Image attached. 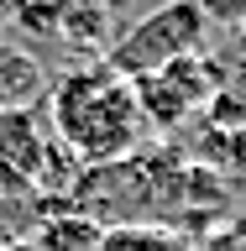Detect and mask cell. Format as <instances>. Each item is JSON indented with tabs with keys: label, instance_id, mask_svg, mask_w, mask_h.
<instances>
[{
	"label": "cell",
	"instance_id": "1",
	"mask_svg": "<svg viewBox=\"0 0 246 251\" xmlns=\"http://www.w3.org/2000/svg\"><path fill=\"white\" fill-rule=\"evenodd\" d=\"M147 115L137 105V84L110 68H68L53 84V136L63 152H74L84 168H105L121 162L147 141Z\"/></svg>",
	"mask_w": 246,
	"mask_h": 251
},
{
	"label": "cell",
	"instance_id": "2",
	"mask_svg": "<svg viewBox=\"0 0 246 251\" xmlns=\"http://www.w3.org/2000/svg\"><path fill=\"white\" fill-rule=\"evenodd\" d=\"M204 42H210V5L204 0H163L110 47L105 63L121 68L126 78H137V74H157L178 58L204 52Z\"/></svg>",
	"mask_w": 246,
	"mask_h": 251
},
{
	"label": "cell",
	"instance_id": "3",
	"mask_svg": "<svg viewBox=\"0 0 246 251\" xmlns=\"http://www.w3.org/2000/svg\"><path fill=\"white\" fill-rule=\"evenodd\" d=\"M137 105L147 115V126L157 131H173V126L194 121L210 100H215L225 84H220V63L194 52V58H178L168 68H157V74H137Z\"/></svg>",
	"mask_w": 246,
	"mask_h": 251
},
{
	"label": "cell",
	"instance_id": "4",
	"mask_svg": "<svg viewBox=\"0 0 246 251\" xmlns=\"http://www.w3.org/2000/svg\"><path fill=\"white\" fill-rule=\"evenodd\" d=\"M47 131L27 105L0 110V194H27L47 173Z\"/></svg>",
	"mask_w": 246,
	"mask_h": 251
},
{
	"label": "cell",
	"instance_id": "5",
	"mask_svg": "<svg viewBox=\"0 0 246 251\" xmlns=\"http://www.w3.org/2000/svg\"><path fill=\"white\" fill-rule=\"evenodd\" d=\"M0 110H16V105H31L42 94V68L21 52H0Z\"/></svg>",
	"mask_w": 246,
	"mask_h": 251
},
{
	"label": "cell",
	"instance_id": "6",
	"mask_svg": "<svg viewBox=\"0 0 246 251\" xmlns=\"http://www.w3.org/2000/svg\"><path fill=\"white\" fill-rule=\"evenodd\" d=\"M236 58H241V63H246V26H241V31H236Z\"/></svg>",
	"mask_w": 246,
	"mask_h": 251
},
{
	"label": "cell",
	"instance_id": "7",
	"mask_svg": "<svg viewBox=\"0 0 246 251\" xmlns=\"http://www.w3.org/2000/svg\"><path fill=\"white\" fill-rule=\"evenodd\" d=\"M0 251H37V246H27V241H16V246H0Z\"/></svg>",
	"mask_w": 246,
	"mask_h": 251
}]
</instances>
